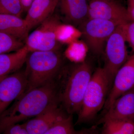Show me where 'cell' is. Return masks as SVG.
I'll use <instances>...</instances> for the list:
<instances>
[{"label": "cell", "instance_id": "277c9868", "mask_svg": "<svg viewBox=\"0 0 134 134\" xmlns=\"http://www.w3.org/2000/svg\"><path fill=\"white\" fill-rule=\"evenodd\" d=\"M110 87L104 68L97 69L86 87L76 124L90 122L94 119L104 105Z\"/></svg>", "mask_w": 134, "mask_h": 134}, {"label": "cell", "instance_id": "7c38bea8", "mask_svg": "<svg viewBox=\"0 0 134 134\" xmlns=\"http://www.w3.org/2000/svg\"><path fill=\"white\" fill-rule=\"evenodd\" d=\"M59 2V0H33L24 19L29 30L52 15Z\"/></svg>", "mask_w": 134, "mask_h": 134}, {"label": "cell", "instance_id": "44dd1931", "mask_svg": "<svg viewBox=\"0 0 134 134\" xmlns=\"http://www.w3.org/2000/svg\"><path fill=\"white\" fill-rule=\"evenodd\" d=\"M126 42L134 50V21H129L122 24Z\"/></svg>", "mask_w": 134, "mask_h": 134}, {"label": "cell", "instance_id": "5bb4252c", "mask_svg": "<svg viewBox=\"0 0 134 134\" xmlns=\"http://www.w3.org/2000/svg\"><path fill=\"white\" fill-rule=\"evenodd\" d=\"M29 52L28 48L25 44L14 52L0 54V81L21 69L25 63Z\"/></svg>", "mask_w": 134, "mask_h": 134}, {"label": "cell", "instance_id": "3957f363", "mask_svg": "<svg viewBox=\"0 0 134 134\" xmlns=\"http://www.w3.org/2000/svg\"><path fill=\"white\" fill-rule=\"evenodd\" d=\"M25 63L27 86L24 93L54 81L62 69V59L58 51L29 52Z\"/></svg>", "mask_w": 134, "mask_h": 134}, {"label": "cell", "instance_id": "ac0fdd59", "mask_svg": "<svg viewBox=\"0 0 134 134\" xmlns=\"http://www.w3.org/2000/svg\"><path fill=\"white\" fill-rule=\"evenodd\" d=\"M83 132L75 130L71 114L66 115L55 122L45 134H82Z\"/></svg>", "mask_w": 134, "mask_h": 134}, {"label": "cell", "instance_id": "6da1fadb", "mask_svg": "<svg viewBox=\"0 0 134 134\" xmlns=\"http://www.w3.org/2000/svg\"><path fill=\"white\" fill-rule=\"evenodd\" d=\"M0 115V134L7 127L36 117L50 105L59 103L55 81L23 94Z\"/></svg>", "mask_w": 134, "mask_h": 134}, {"label": "cell", "instance_id": "603a6c76", "mask_svg": "<svg viewBox=\"0 0 134 134\" xmlns=\"http://www.w3.org/2000/svg\"><path fill=\"white\" fill-rule=\"evenodd\" d=\"M126 10L130 21H134V0H127Z\"/></svg>", "mask_w": 134, "mask_h": 134}, {"label": "cell", "instance_id": "ba28073f", "mask_svg": "<svg viewBox=\"0 0 134 134\" xmlns=\"http://www.w3.org/2000/svg\"><path fill=\"white\" fill-rule=\"evenodd\" d=\"M89 19H100L120 25L130 21L126 8L115 0H91L88 4Z\"/></svg>", "mask_w": 134, "mask_h": 134}, {"label": "cell", "instance_id": "30bf717a", "mask_svg": "<svg viewBox=\"0 0 134 134\" xmlns=\"http://www.w3.org/2000/svg\"><path fill=\"white\" fill-rule=\"evenodd\" d=\"M113 81V85L104 105L107 111L117 98L134 88V55L129 57L126 62L117 71Z\"/></svg>", "mask_w": 134, "mask_h": 134}, {"label": "cell", "instance_id": "cb8c5ba5", "mask_svg": "<svg viewBox=\"0 0 134 134\" xmlns=\"http://www.w3.org/2000/svg\"><path fill=\"white\" fill-rule=\"evenodd\" d=\"M24 10H28L33 0H19Z\"/></svg>", "mask_w": 134, "mask_h": 134}, {"label": "cell", "instance_id": "5b68a950", "mask_svg": "<svg viewBox=\"0 0 134 134\" xmlns=\"http://www.w3.org/2000/svg\"><path fill=\"white\" fill-rule=\"evenodd\" d=\"M59 18L53 15L36 30L28 34L25 44L29 52L58 51L59 47L58 33L61 26Z\"/></svg>", "mask_w": 134, "mask_h": 134}, {"label": "cell", "instance_id": "52a82bcc", "mask_svg": "<svg viewBox=\"0 0 134 134\" xmlns=\"http://www.w3.org/2000/svg\"><path fill=\"white\" fill-rule=\"evenodd\" d=\"M115 22L100 19H89L82 26V33L91 50L99 55L103 52L105 42L120 25Z\"/></svg>", "mask_w": 134, "mask_h": 134}, {"label": "cell", "instance_id": "8992f818", "mask_svg": "<svg viewBox=\"0 0 134 134\" xmlns=\"http://www.w3.org/2000/svg\"><path fill=\"white\" fill-rule=\"evenodd\" d=\"M122 24L116 27L106 41L105 62L103 68L110 87L117 71L129 58Z\"/></svg>", "mask_w": 134, "mask_h": 134}, {"label": "cell", "instance_id": "d6986e66", "mask_svg": "<svg viewBox=\"0 0 134 134\" xmlns=\"http://www.w3.org/2000/svg\"><path fill=\"white\" fill-rule=\"evenodd\" d=\"M25 44L21 40L0 32V54L15 52Z\"/></svg>", "mask_w": 134, "mask_h": 134}, {"label": "cell", "instance_id": "4fadbf2b", "mask_svg": "<svg viewBox=\"0 0 134 134\" xmlns=\"http://www.w3.org/2000/svg\"><path fill=\"white\" fill-rule=\"evenodd\" d=\"M100 121L108 119H125L134 120V91L131 89L117 98Z\"/></svg>", "mask_w": 134, "mask_h": 134}, {"label": "cell", "instance_id": "2e32d148", "mask_svg": "<svg viewBox=\"0 0 134 134\" xmlns=\"http://www.w3.org/2000/svg\"><path fill=\"white\" fill-rule=\"evenodd\" d=\"M61 11L65 18L75 24L85 21L88 15L86 0H59Z\"/></svg>", "mask_w": 134, "mask_h": 134}, {"label": "cell", "instance_id": "9c48e42d", "mask_svg": "<svg viewBox=\"0 0 134 134\" xmlns=\"http://www.w3.org/2000/svg\"><path fill=\"white\" fill-rule=\"evenodd\" d=\"M26 86L24 70H19L0 81V115L13 101L24 93Z\"/></svg>", "mask_w": 134, "mask_h": 134}, {"label": "cell", "instance_id": "7a4b0ae2", "mask_svg": "<svg viewBox=\"0 0 134 134\" xmlns=\"http://www.w3.org/2000/svg\"><path fill=\"white\" fill-rule=\"evenodd\" d=\"M60 82L58 89V101L68 114H78L85 92L92 75L91 67L83 62L59 73Z\"/></svg>", "mask_w": 134, "mask_h": 134}, {"label": "cell", "instance_id": "8fae6325", "mask_svg": "<svg viewBox=\"0 0 134 134\" xmlns=\"http://www.w3.org/2000/svg\"><path fill=\"white\" fill-rule=\"evenodd\" d=\"M66 115L58 107V103H55L25 124L29 134H45L55 122Z\"/></svg>", "mask_w": 134, "mask_h": 134}, {"label": "cell", "instance_id": "e0dca14e", "mask_svg": "<svg viewBox=\"0 0 134 134\" xmlns=\"http://www.w3.org/2000/svg\"><path fill=\"white\" fill-rule=\"evenodd\" d=\"M104 123L103 134H133L134 120L125 119H108Z\"/></svg>", "mask_w": 134, "mask_h": 134}, {"label": "cell", "instance_id": "7402d4cb", "mask_svg": "<svg viewBox=\"0 0 134 134\" xmlns=\"http://www.w3.org/2000/svg\"><path fill=\"white\" fill-rule=\"evenodd\" d=\"M2 134H29V133L24 122L21 124L16 123L9 126L3 130Z\"/></svg>", "mask_w": 134, "mask_h": 134}, {"label": "cell", "instance_id": "9a60e30c", "mask_svg": "<svg viewBox=\"0 0 134 134\" xmlns=\"http://www.w3.org/2000/svg\"><path fill=\"white\" fill-rule=\"evenodd\" d=\"M30 31L24 19L7 14H0V32L25 41Z\"/></svg>", "mask_w": 134, "mask_h": 134}, {"label": "cell", "instance_id": "ffe728a7", "mask_svg": "<svg viewBox=\"0 0 134 134\" xmlns=\"http://www.w3.org/2000/svg\"><path fill=\"white\" fill-rule=\"evenodd\" d=\"M24 9L19 0H0V14L21 17Z\"/></svg>", "mask_w": 134, "mask_h": 134}]
</instances>
